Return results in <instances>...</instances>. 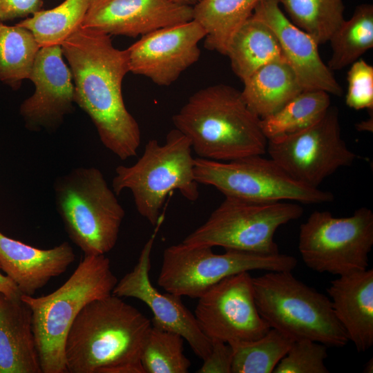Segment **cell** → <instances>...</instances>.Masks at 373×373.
Here are the masks:
<instances>
[{"instance_id": "38", "label": "cell", "mask_w": 373, "mask_h": 373, "mask_svg": "<svg viewBox=\"0 0 373 373\" xmlns=\"http://www.w3.org/2000/svg\"><path fill=\"white\" fill-rule=\"evenodd\" d=\"M180 5L193 6L201 0H171Z\"/></svg>"}, {"instance_id": "15", "label": "cell", "mask_w": 373, "mask_h": 373, "mask_svg": "<svg viewBox=\"0 0 373 373\" xmlns=\"http://www.w3.org/2000/svg\"><path fill=\"white\" fill-rule=\"evenodd\" d=\"M205 35L203 28L193 19L142 35L126 49L129 72L158 86H170L198 61V44Z\"/></svg>"}, {"instance_id": "31", "label": "cell", "mask_w": 373, "mask_h": 373, "mask_svg": "<svg viewBox=\"0 0 373 373\" xmlns=\"http://www.w3.org/2000/svg\"><path fill=\"white\" fill-rule=\"evenodd\" d=\"M180 335L152 325L140 354L145 373H186L190 361L184 354Z\"/></svg>"}, {"instance_id": "29", "label": "cell", "mask_w": 373, "mask_h": 373, "mask_svg": "<svg viewBox=\"0 0 373 373\" xmlns=\"http://www.w3.org/2000/svg\"><path fill=\"white\" fill-rule=\"evenodd\" d=\"M294 341L270 328L258 339L227 343L233 350L231 373H272Z\"/></svg>"}, {"instance_id": "6", "label": "cell", "mask_w": 373, "mask_h": 373, "mask_svg": "<svg viewBox=\"0 0 373 373\" xmlns=\"http://www.w3.org/2000/svg\"><path fill=\"white\" fill-rule=\"evenodd\" d=\"M258 312L271 328L294 340L307 338L327 347L349 341L329 297L298 280L291 271L252 277Z\"/></svg>"}, {"instance_id": "1", "label": "cell", "mask_w": 373, "mask_h": 373, "mask_svg": "<svg viewBox=\"0 0 373 373\" xmlns=\"http://www.w3.org/2000/svg\"><path fill=\"white\" fill-rule=\"evenodd\" d=\"M74 86V102L93 122L102 144L122 160L137 155L139 124L124 104L122 84L129 72L126 50L111 35L80 27L61 45Z\"/></svg>"}, {"instance_id": "20", "label": "cell", "mask_w": 373, "mask_h": 373, "mask_svg": "<svg viewBox=\"0 0 373 373\" xmlns=\"http://www.w3.org/2000/svg\"><path fill=\"white\" fill-rule=\"evenodd\" d=\"M334 313L358 352L373 345V269L338 276L327 289Z\"/></svg>"}, {"instance_id": "8", "label": "cell", "mask_w": 373, "mask_h": 373, "mask_svg": "<svg viewBox=\"0 0 373 373\" xmlns=\"http://www.w3.org/2000/svg\"><path fill=\"white\" fill-rule=\"evenodd\" d=\"M303 208L291 201L254 202L225 197L208 219L182 242L188 246H219L262 255L279 253L274 234L295 220Z\"/></svg>"}, {"instance_id": "24", "label": "cell", "mask_w": 373, "mask_h": 373, "mask_svg": "<svg viewBox=\"0 0 373 373\" xmlns=\"http://www.w3.org/2000/svg\"><path fill=\"white\" fill-rule=\"evenodd\" d=\"M259 0H201L193 19L204 30L206 48L226 55L231 39L251 17Z\"/></svg>"}, {"instance_id": "2", "label": "cell", "mask_w": 373, "mask_h": 373, "mask_svg": "<svg viewBox=\"0 0 373 373\" xmlns=\"http://www.w3.org/2000/svg\"><path fill=\"white\" fill-rule=\"evenodd\" d=\"M172 121L198 157L227 162L267 153L268 140L260 118L231 86L219 84L198 90Z\"/></svg>"}, {"instance_id": "19", "label": "cell", "mask_w": 373, "mask_h": 373, "mask_svg": "<svg viewBox=\"0 0 373 373\" xmlns=\"http://www.w3.org/2000/svg\"><path fill=\"white\" fill-rule=\"evenodd\" d=\"M76 256L68 242L42 249L6 236L0 231V269L21 295L33 296L64 274Z\"/></svg>"}, {"instance_id": "11", "label": "cell", "mask_w": 373, "mask_h": 373, "mask_svg": "<svg viewBox=\"0 0 373 373\" xmlns=\"http://www.w3.org/2000/svg\"><path fill=\"white\" fill-rule=\"evenodd\" d=\"M373 246V212L358 208L348 217L314 211L300 224L298 250L307 267L341 276L365 270Z\"/></svg>"}, {"instance_id": "35", "label": "cell", "mask_w": 373, "mask_h": 373, "mask_svg": "<svg viewBox=\"0 0 373 373\" xmlns=\"http://www.w3.org/2000/svg\"><path fill=\"white\" fill-rule=\"evenodd\" d=\"M42 6V0H0V22L33 15Z\"/></svg>"}, {"instance_id": "3", "label": "cell", "mask_w": 373, "mask_h": 373, "mask_svg": "<svg viewBox=\"0 0 373 373\" xmlns=\"http://www.w3.org/2000/svg\"><path fill=\"white\" fill-rule=\"evenodd\" d=\"M151 327L137 308L112 294L89 303L66 336L67 373H111L122 365L141 363Z\"/></svg>"}, {"instance_id": "7", "label": "cell", "mask_w": 373, "mask_h": 373, "mask_svg": "<svg viewBox=\"0 0 373 373\" xmlns=\"http://www.w3.org/2000/svg\"><path fill=\"white\" fill-rule=\"evenodd\" d=\"M54 191L65 230L84 256L114 248L125 211L99 169L75 168L55 180Z\"/></svg>"}, {"instance_id": "36", "label": "cell", "mask_w": 373, "mask_h": 373, "mask_svg": "<svg viewBox=\"0 0 373 373\" xmlns=\"http://www.w3.org/2000/svg\"><path fill=\"white\" fill-rule=\"evenodd\" d=\"M0 293L10 297H19L21 294L17 285L5 274L1 272L0 269Z\"/></svg>"}, {"instance_id": "16", "label": "cell", "mask_w": 373, "mask_h": 373, "mask_svg": "<svg viewBox=\"0 0 373 373\" xmlns=\"http://www.w3.org/2000/svg\"><path fill=\"white\" fill-rule=\"evenodd\" d=\"M72 73L63 60L61 45L41 47L35 57L30 79L34 93L20 106L27 128L53 130L73 109Z\"/></svg>"}, {"instance_id": "28", "label": "cell", "mask_w": 373, "mask_h": 373, "mask_svg": "<svg viewBox=\"0 0 373 373\" xmlns=\"http://www.w3.org/2000/svg\"><path fill=\"white\" fill-rule=\"evenodd\" d=\"M40 48L28 29L0 22V82L18 88L23 79H29Z\"/></svg>"}, {"instance_id": "17", "label": "cell", "mask_w": 373, "mask_h": 373, "mask_svg": "<svg viewBox=\"0 0 373 373\" xmlns=\"http://www.w3.org/2000/svg\"><path fill=\"white\" fill-rule=\"evenodd\" d=\"M192 19L193 6L171 0H90L81 27L136 37Z\"/></svg>"}, {"instance_id": "27", "label": "cell", "mask_w": 373, "mask_h": 373, "mask_svg": "<svg viewBox=\"0 0 373 373\" xmlns=\"http://www.w3.org/2000/svg\"><path fill=\"white\" fill-rule=\"evenodd\" d=\"M90 0H65L50 10H41L18 23L30 30L40 47L61 45L82 26Z\"/></svg>"}, {"instance_id": "23", "label": "cell", "mask_w": 373, "mask_h": 373, "mask_svg": "<svg viewBox=\"0 0 373 373\" xmlns=\"http://www.w3.org/2000/svg\"><path fill=\"white\" fill-rule=\"evenodd\" d=\"M226 55L242 82L261 66L284 59L272 30L253 14L233 35Z\"/></svg>"}, {"instance_id": "10", "label": "cell", "mask_w": 373, "mask_h": 373, "mask_svg": "<svg viewBox=\"0 0 373 373\" xmlns=\"http://www.w3.org/2000/svg\"><path fill=\"white\" fill-rule=\"evenodd\" d=\"M195 178L225 197L254 202L291 201L323 204L334 200L332 192L302 184L271 158L254 155L222 162L195 158Z\"/></svg>"}, {"instance_id": "32", "label": "cell", "mask_w": 373, "mask_h": 373, "mask_svg": "<svg viewBox=\"0 0 373 373\" xmlns=\"http://www.w3.org/2000/svg\"><path fill=\"white\" fill-rule=\"evenodd\" d=\"M327 346L310 339L295 340L274 373H328L324 361Z\"/></svg>"}, {"instance_id": "25", "label": "cell", "mask_w": 373, "mask_h": 373, "mask_svg": "<svg viewBox=\"0 0 373 373\" xmlns=\"http://www.w3.org/2000/svg\"><path fill=\"white\" fill-rule=\"evenodd\" d=\"M330 106L327 92L305 89L276 112L260 118V127L267 140L294 133L318 121Z\"/></svg>"}, {"instance_id": "39", "label": "cell", "mask_w": 373, "mask_h": 373, "mask_svg": "<svg viewBox=\"0 0 373 373\" xmlns=\"http://www.w3.org/2000/svg\"><path fill=\"white\" fill-rule=\"evenodd\" d=\"M363 372L372 373L373 372V360L371 358L364 365Z\"/></svg>"}, {"instance_id": "9", "label": "cell", "mask_w": 373, "mask_h": 373, "mask_svg": "<svg viewBox=\"0 0 373 373\" xmlns=\"http://www.w3.org/2000/svg\"><path fill=\"white\" fill-rule=\"evenodd\" d=\"M296 263L295 257L280 253L262 255L226 250L217 254L211 247L180 242L164 249L157 285L176 296L198 298L229 276L253 270L292 271Z\"/></svg>"}, {"instance_id": "13", "label": "cell", "mask_w": 373, "mask_h": 373, "mask_svg": "<svg viewBox=\"0 0 373 373\" xmlns=\"http://www.w3.org/2000/svg\"><path fill=\"white\" fill-rule=\"evenodd\" d=\"M198 299L194 316L210 341L256 340L271 328L258 312L249 271L224 278Z\"/></svg>"}, {"instance_id": "14", "label": "cell", "mask_w": 373, "mask_h": 373, "mask_svg": "<svg viewBox=\"0 0 373 373\" xmlns=\"http://www.w3.org/2000/svg\"><path fill=\"white\" fill-rule=\"evenodd\" d=\"M162 221L155 226L133 269L117 281L112 294L134 298L145 303L153 313V327L180 335L195 354L204 360L211 352V342L199 327L194 314L184 305L180 296L160 292L150 280L151 254Z\"/></svg>"}, {"instance_id": "33", "label": "cell", "mask_w": 373, "mask_h": 373, "mask_svg": "<svg viewBox=\"0 0 373 373\" xmlns=\"http://www.w3.org/2000/svg\"><path fill=\"white\" fill-rule=\"evenodd\" d=\"M346 105L354 110H373V66L363 59L350 65L347 75Z\"/></svg>"}, {"instance_id": "30", "label": "cell", "mask_w": 373, "mask_h": 373, "mask_svg": "<svg viewBox=\"0 0 373 373\" xmlns=\"http://www.w3.org/2000/svg\"><path fill=\"white\" fill-rule=\"evenodd\" d=\"M288 18L320 45L345 20L343 0H280Z\"/></svg>"}, {"instance_id": "34", "label": "cell", "mask_w": 373, "mask_h": 373, "mask_svg": "<svg viewBox=\"0 0 373 373\" xmlns=\"http://www.w3.org/2000/svg\"><path fill=\"white\" fill-rule=\"evenodd\" d=\"M208 356L203 360L198 373H231L233 350L225 342L213 340Z\"/></svg>"}, {"instance_id": "5", "label": "cell", "mask_w": 373, "mask_h": 373, "mask_svg": "<svg viewBox=\"0 0 373 373\" xmlns=\"http://www.w3.org/2000/svg\"><path fill=\"white\" fill-rule=\"evenodd\" d=\"M191 153L189 139L173 128L162 144L149 140L134 164L117 166L112 189L117 195L130 190L139 214L155 227L163 220L161 211L170 193L177 190L191 202L200 196Z\"/></svg>"}, {"instance_id": "4", "label": "cell", "mask_w": 373, "mask_h": 373, "mask_svg": "<svg viewBox=\"0 0 373 373\" xmlns=\"http://www.w3.org/2000/svg\"><path fill=\"white\" fill-rule=\"evenodd\" d=\"M117 283L105 255L84 256L70 278L50 294L22 295L32 311V324L42 373H67L65 343L80 311L112 294Z\"/></svg>"}, {"instance_id": "21", "label": "cell", "mask_w": 373, "mask_h": 373, "mask_svg": "<svg viewBox=\"0 0 373 373\" xmlns=\"http://www.w3.org/2000/svg\"><path fill=\"white\" fill-rule=\"evenodd\" d=\"M0 373H42L32 311L21 296L0 293Z\"/></svg>"}, {"instance_id": "37", "label": "cell", "mask_w": 373, "mask_h": 373, "mask_svg": "<svg viewBox=\"0 0 373 373\" xmlns=\"http://www.w3.org/2000/svg\"><path fill=\"white\" fill-rule=\"evenodd\" d=\"M372 116L365 121H362L356 125L359 131H372Z\"/></svg>"}, {"instance_id": "22", "label": "cell", "mask_w": 373, "mask_h": 373, "mask_svg": "<svg viewBox=\"0 0 373 373\" xmlns=\"http://www.w3.org/2000/svg\"><path fill=\"white\" fill-rule=\"evenodd\" d=\"M242 82L243 99L260 118L276 112L305 90L284 59L261 66Z\"/></svg>"}, {"instance_id": "18", "label": "cell", "mask_w": 373, "mask_h": 373, "mask_svg": "<svg viewBox=\"0 0 373 373\" xmlns=\"http://www.w3.org/2000/svg\"><path fill=\"white\" fill-rule=\"evenodd\" d=\"M253 15L272 30L283 57L296 73L304 89H316L341 96L343 89L332 71L322 60L318 44L296 26L283 12L280 0H259Z\"/></svg>"}, {"instance_id": "12", "label": "cell", "mask_w": 373, "mask_h": 373, "mask_svg": "<svg viewBox=\"0 0 373 373\" xmlns=\"http://www.w3.org/2000/svg\"><path fill=\"white\" fill-rule=\"evenodd\" d=\"M267 153L289 176L313 188L356 158L341 137L338 110L332 106L307 128L268 140Z\"/></svg>"}, {"instance_id": "26", "label": "cell", "mask_w": 373, "mask_h": 373, "mask_svg": "<svg viewBox=\"0 0 373 373\" xmlns=\"http://www.w3.org/2000/svg\"><path fill=\"white\" fill-rule=\"evenodd\" d=\"M328 42L332 55L327 66L340 70L360 59L373 47V6L362 3L356 7L352 17L345 19Z\"/></svg>"}]
</instances>
